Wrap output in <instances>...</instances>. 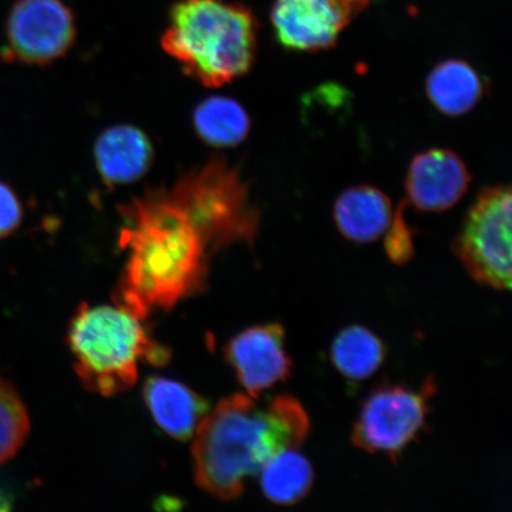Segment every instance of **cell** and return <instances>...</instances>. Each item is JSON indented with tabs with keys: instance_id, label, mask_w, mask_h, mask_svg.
Segmentation results:
<instances>
[{
	"instance_id": "obj_1",
	"label": "cell",
	"mask_w": 512,
	"mask_h": 512,
	"mask_svg": "<svg viewBox=\"0 0 512 512\" xmlns=\"http://www.w3.org/2000/svg\"><path fill=\"white\" fill-rule=\"evenodd\" d=\"M127 252L115 303L145 319L202 290L211 249L206 232L174 185L146 191L123 208Z\"/></svg>"
},
{
	"instance_id": "obj_2",
	"label": "cell",
	"mask_w": 512,
	"mask_h": 512,
	"mask_svg": "<svg viewBox=\"0 0 512 512\" xmlns=\"http://www.w3.org/2000/svg\"><path fill=\"white\" fill-rule=\"evenodd\" d=\"M310 430L309 415L292 396H278L265 407L251 396H229L197 426L192 445L196 483L222 501H234L275 454L302 450Z\"/></svg>"
},
{
	"instance_id": "obj_3",
	"label": "cell",
	"mask_w": 512,
	"mask_h": 512,
	"mask_svg": "<svg viewBox=\"0 0 512 512\" xmlns=\"http://www.w3.org/2000/svg\"><path fill=\"white\" fill-rule=\"evenodd\" d=\"M253 12L228 0H178L171 6L162 47L206 87H221L253 67L258 48Z\"/></svg>"
},
{
	"instance_id": "obj_4",
	"label": "cell",
	"mask_w": 512,
	"mask_h": 512,
	"mask_svg": "<svg viewBox=\"0 0 512 512\" xmlns=\"http://www.w3.org/2000/svg\"><path fill=\"white\" fill-rule=\"evenodd\" d=\"M142 318L118 304H83L69 324L67 342L83 386L102 396L125 392L139 363L164 366L170 351L152 339Z\"/></svg>"
},
{
	"instance_id": "obj_5",
	"label": "cell",
	"mask_w": 512,
	"mask_h": 512,
	"mask_svg": "<svg viewBox=\"0 0 512 512\" xmlns=\"http://www.w3.org/2000/svg\"><path fill=\"white\" fill-rule=\"evenodd\" d=\"M174 185L206 230L211 252L238 242L253 245L260 214L238 168L224 159H211Z\"/></svg>"
},
{
	"instance_id": "obj_6",
	"label": "cell",
	"mask_w": 512,
	"mask_h": 512,
	"mask_svg": "<svg viewBox=\"0 0 512 512\" xmlns=\"http://www.w3.org/2000/svg\"><path fill=\"white\" fill-rule=\"evenodd\" d=\"M511 189L485 188L467 210L453 251L476 283L511 288Z\"/></svg>"
},
{
	"instance_id": "obj_7",
	"label": "cell",
	"mask_w": 512,
	"mask_h": 512,
	"mask_svg": "<svg viewBox=\"0 0 512 512\" xmlns=\"http://www.w3.org/2000/svg\"><path fill=\"white\" fill-rule=\"evenodd\" d=\"M437 381L430 377L418 388L386 384L364 401L352 427L351 441L360 450L399 459L426 430Z\"/></svg>"
},
{
	"instance_id": "obj_8",
	"label": "cell",
	"mask_w": 512,
	"mask_h": 512,
	"mask_svg": "<svg viewBox=\"0 0 512 512\" xmlns=\"http://www.w3.org/2000/svg\"><path fill=\"white\" fill-rule=\"evenodd\" d=\"M75 17L63 0H16L5 23L3 59L47 66L73 47Z\"/></svg>"
},
{
	"instance_id": "obj_9",
	"label": "cell",
	"mask_w": 512,
	"mask_h": 512,
	"mask_svg": "<svg viewBox=\"0 0 512 512\" xmlns=\"http://www.w3.org/2000/svg\"><path fill=\"white\" fill-rule=\"evenodd\" d=\"M369 4L370 0H275L274 36L281 47L300 53L334 48L342 31Z\"/></svg>"
},
{
	"instance_id": "obj_10",
	"label": "cell",
	"mask_w": 512,
	"mask_h": 512,
	"mask_svg": "<svg viewBox=\"0 0 512 512\" xmlns=\"http://www.w3.org/2000/svg\"><path fill=\"white\" fill-rule=\"evenodd\" d=\"M224 354L242 387L253 399L285 383L292 374L285 329L278 323L243 330L230 339Z\"/></svg>"
},
{
	"instance_id": "obj_11",
	"label": "cell",
	"mask_w": 512,
	"mask_h": 512,
	"mask_svg": "<svg viewBox=\"0 0 512 512\" xmlns=\"http://www.w3.org/2000/svg\"><path fill=\"white\" fill-rule=\"evenodd\" d=\"M471 179L457 153L446 149L421 152L409 164L406 200L424 213H441L462 200Z\"/></svg>"
},
{
	"instance_id": "obj_12",
	"label": "cell",
	"mask_w": 512,
	"mask_h": 512,
	"mask_svg": "<svg viewBox=\"0 0 512 512\" xmlns=\"http://www.w3.org/2000/svg\"><path fill=\"white\" fill-rule=\"evenodd\" d=\"M147 408L170 437L187 440L195 434L208 403L184 384L164 377H150L144 384Z\"/></svg>"
},
{
	"instance_id": "obj_13",
	"label": "cell",
	"mask_w": 512,
	"mask_h": 512,
	"mask_svg": "<svg viewBox=\"0 0 512 512\" xmlns=\"http://www.w3.org/2000/svg\"><path fill=\"white\" fill-rule=\"evenodd\" d=\"M394 211L392 201L383 191L370 185H360L338 196L334 220L345 239L371 243L387 233Z\"/></svg>"
},
{
	"instance_id": "obj_14",
	"label": "cell",
	"mask_w": 512,
	"mask_h": 512,
	"mask_svg": "<svg viewBox=\"0 0 512 512\" xmlns=\"http://www.w3.org/2000/svg\"><path fill=\"white\" fill-rule=\"evenodd\" d=\"M152 158L150 139L130 125L111 127L95 145L96 166L102 178L111 184L138 181L149 170Z\"/></svg>"
},
{
	"instance_id": "obj_15",
	"label": "cell",
	"mask_w": 512,
	"mask_h": 512,
	"mask_svg": "<svg viewBox=\"0 0 512 512\" xmlns=\"http://www.w3.org/2000/svg\"><path fill=\"white\" fill-rule=\"evenodd\" d=\"M484 88L477 70L458 59L440 62L426 79L428 100L447 117H460L471 112L482 100Z\"/></svg>"
},
{
	"instance_id": "obj_16",
	"label": "cell",
	"mask_w": 512,
	"mask_h": 512,
	"mask_svg": "<svg viewBox=\"0 0 512 512\" xmlns=\"http://www.w3.org/2000/svg\"><path fill=\"white\" fill-rule=\"evenodd\" d=\"M260 486L268 501L291 507L310 494L315 471L310 460L298 448H287L275 454L259 472Z\"/></svg>"
},
{
	"instance_id": "obj_17",
	"label": "cell",
	"mask_w": 512,
	"mask_h": 512,
	"mask_svg": "<svg viewBox=\"0 0 512 512\" xmlns=\"http://www.w3.org/2000/svg\"><path fill=\"white\" fill-rule=\"evenodd\" d=\"M330 356L332 366L345 380L362 382L382 367L387 348L373 331L362 325H350L335 337Z\"/></svg>"
},
{
	"instance_id": "obj_18",
	"label": "cell",
	"mask_w": 512,
	"mask_h": 512,
	"mask_svg": "<svg viewBox=\"0 0 512 512\" xmlns=\"http://www.w3.org/2000/svg\"><path fill=\"white\" fill-rule=\"evenodd\" d=\"M195 128L204 142L229 147L243 142L251 128V120L238 101L215 96L197 107L194 115Z\"/></svg>"
},
{
	"instance_id": "obj_19",
	"label": "cell",
	"mask_w": 512,
	"mask_h": 512,
	"mask_svg": "<svg viewBox=\"0 0 512 512\" xmlns=\"http://www.w3.org/2000/svg\"><path fill=\"white\" fill-rule=\"evenodd\" d=\"M29 431V414L21 396L0 376V465L16 456Z\"/></svg>"
},
{
	"instance_id": "obj_20",
	"label": "cell",
	"mask_w": 512,
	"mask_h": 512,
	"mask_svg": "<svg viewBox=\"0 0 512 512\" xmlns=\"http://www.w3.org/2000/svg\"><path fill=\"white\" fill-rule=\"evenodd\" d=\"M384 249L388 258L396 265H405L414 254L413 234L403 215V204L394 211L392 223L387 230Z\"/></svg>"
},
{
	"instance_id": "obj_21",
	"label": "cell",
	"mask_w": 512,
	"mask_h": 512,
	"mask_svg": "<svg viewBox=\"0 0 512 512\" xmlns=\"http://www.w3.org/2000/svg\"><path fill=\"white\" fill-rule=\"evenodd\" d=\"M22 220L23 207L16 191L0 181V240L16 232Z\"/></svg>"
},
{
	"instance_id": "obj_22",
	"label": "cell",
	"mask_w": 512,
	"mask_h": 512,
	"mask_svg": "<svg viewBox=\"0 0 512 512\" xmlns=\"http://www.w3.org/2000/svg\"><path fill=\"white\" fill-rule=\"evenodd\" d=\"M2 503H6L4 501V498L2 496H0V509H2Z\"/></svg>"
}]
</instances>
